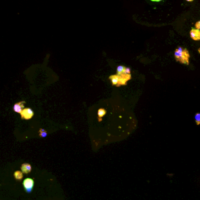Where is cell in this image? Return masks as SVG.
Masks as SVG:
<instances>
[{
    "mask_svg": "<svg viewBox=\"0 0 200 200\" xmlns=\"http://www.w3.org/2000/svg\"><path fill=\"white\" fill-rule=\"evenodd\" d=\"M195 123L197 125H199L200 123V113H197L195 114Z\"/></svg>",
    "mask_w": 200,
    "mask_h": 200,
    "instance_id": "4fadbf2b",
    "label": "cell"
},
{
    "mask_svg": "<svg viewBox=\"0 0 200 200\" xmlns=\"http://www.w3.org/2000/svg\"><path fill=\"white\" fill-rule=\"evenodd\" d=\"M25 103H26L25 101H22L15 104V105H14V107H13L14 111L17 113H20L21 111L23 110V109H24V104Z\"/></svg>",
    "mask_w": 200,
    "mask_h": 200,
    "instance_id": "5b68a950",
    "label": "cell"
},
{
    "mask_svg": "<svg viewBox=\"0 0 200 200\" xmlns=\"http://www.w3.org/2000/svg\"><path fill=\"white\" fill-rule=\"evenodd\" d=\"M195 28H197V30H199V29L200 28V22H199V21H198L195 23Z\"/></svg>",
    "mask_w": 200,
    "mask_h": 200,
    "instance_id": "9a60e30c",
    "label": "cell"
},
{
    "mask_svg": "<svg viewBox=\"0 0 200 200\" xmlns=\"http://www.w3.org/2000/svg\"><path fill=\"white\" fill-rule=\"evenodd\" d=\"M39 136L42 138H45L47 136V132L45 131L44 129H40L39 131Z\"/></svg>",
    "mask_w": 200,
    "mask_h": 200,
    "instance_id": "7c38bea8",
    "label": "cell"
},
{
    "mask_svg": "<svg viewBox=\"0 0 200 200\" xmlns=\"http://www.w3.org/2000/svg\"><path fill=\"white\" fill-rule=\"evenodd\" d=\"M106 113V111L103 108H100L97 112V115L99 118H102L103 116L105 115Z\"/></svg>",
    "mask_w": 200,
    "mask_h": 200,
    "instance_id": "9c48e42d",
    "label": "cell"
},
{
    "mask_svg": "<svg viewBox=\"0 0 200 200\" xmlns=\"http://www.w3.org/2000/svg\"><path fill=\"white\" fill-rule=\"evenodd\" d=\"M174 56L177 62H179L181 64L186 65L189 64L190 56L189 51L186 49H183L181 47L178 48L175 50Z\"/></svg>",
    "mask_w": 200,
    "mask_h": 200,
    "instance_id": "6da1fadb",
    "label": "cell"
},
{
    "mask_svg": "<svg viewBox=\"0 0 200 200\" xmlns=\"http://www.w3.org/2000/svg\"><path fill=\"white\" fill-rule=\"evenodd\" d=\"M109 79L111 80V83L113 85H116L117 86V85L119 83V75L118 74H115V75H111L109 77Z\"/></svg>",
    "mask_w": 200,
    "mask_h": 200,
    "instance_id": "ba28073f",
    "label": "cell"
},
{
    "mask_svg": "<svg viewBox=\"0 0 200 200\" xmlns=\"http://www.w3.org/2000/svg\"><path fill=\"white\" fill-rule=\"evenodd\" d=\"M14 177H15V178L17 180H21V179H22L23 175H22V172H21V171H16L15 173H14Z\"/></svg>",
    "mask_w": 200,
    "mask_h": 200,
    "instance_id": "8fae6325",
    "label": "cell"
},
{
    "mask_svg": "<svg viewBox=\"0 0 200 200\" xmlns=\"http://www.w3.org/2000/svg\"><path fill=\"white\" fill-rule=\"evenodd\" d=\"M21 170L22 173L28 174L31 172V166L30 164L28 163H24L21 166Z\"/></svg>",
    "mask_w": 200,
    "mask_h": 200,
    "instance_id": "52a82bcc",
    "label": "cell"
},
{
    "mask_svg": "<svg viewBox=\"0 0 200 200\" xmlns=\"http://www.w3.org/2000/svg\"><path fill=\"white\" fill-rule=\"evenodd\" d=\"M34 182L31 179H26L23 182V185L28 193H30L34 187Z\"/></svg>",
    "mask_w": 200,
    "mask_h": 200,
    "instance_id": "277c9868",
    "label": "cell"
},
{
    "mask_svg": "<svg viewBox=\"0 0 200 200\" xmlns=\"http://www.w3.org/2000/svg\"><path fill=\"white\" fill-rule=\"evenodd\" d=\"M21 118L22 119L29 120L32 118L34 115V112L30 108H26L23 109V110L20 113Z\"/></svg>",
    "mask_w": 200,
    "mask_h": 200,
    "instance_id": "7a4b0ae2",
    "label": "cell"
},
{
    "mask_svg": "<svg viewBox=\"0 0 200 200\" xmlns=\"http://www.w3.org/2000/svg\"><path fill=\"white\" fill-rule=\"evenodd\" d=\"M125 68H126V67H124L123 66H118V68H117L118 74L120 75V74H124Z\"/></svg>",
    "mask_w": 200,
    "mask_h": 200,
    "instance_id": "30bf717a",
    "label": "cell"
},
{
    "mask_svg": "<svg viewBox=\"0 0 200 200\" xmlns=\"http://www.w3.org/2000/svg\"><path fill=\"white\" fill-rule=\"evenodd\" d=\"M151 1H161V0H151Z\"/></svg>",
    "mask_w": 200,
    "mask_h": 200,
    "instance_id": "2e32d148",
    "label": "cell"
},
{
    "mask_svg": "<svg viewBox=\"0 0 200 200\" xmlns=\"http://www.w3.org/2000/svg\"><path fill=\"white\" fill-rule=\"evenodd\" d=\"M130 73H131L130 68L128 67H126L125 71H124V74H130Z\"/></svg>",
    "mask_w": 200,
    "mask_h": 200,
    "instance_id": "5bb4252c",
    "label": "cell"
},
{
    "mask_svg": "<svg viewBox=\"0 0 200 200\" xmlns=\"http://www.w3.org/2000/svg\"><path fill=\"white\" fill-rule=\"evenodd\" d=\"M132 76L130 74H122L119 75V83L117 85V87H120V85H126L127 82L128 80H130Z\"/></svg>",
    "mask_w": 200,
    "mask_h": 200,
    "instance_id": "3957f363",
    "label": "cell"
},
{
    "mask_svg": "<svg viewBox=\"0 0 200 200\" xmlns=\"http://www.w3.org/2000/svg\"><path fill=\"white\" fill-rule=\"evenodd\" d=\"M187 1H193V0H187Z\"/></svg>",
    "mask_w": 200,
    "mask_h": 200,
    "instance_id": "e0dca14e",
    "label": "cell"
},
{
    "mask_svg": "<svg viewBox=\"0 0 200 200\" xmlns=\"http://www.w3.org/2000/svg\"><path fill=\"white\" fill-rule=\"evenodd\" d=\"M191 38L194 40H199L200 39V32L198 30L193 29L190 31Z\"/></svg>",
    "mask_w": 200,
    "mask_h": 200,
    "instance_id": "8992f818",
    "label": "cell"
}]
</instances>
